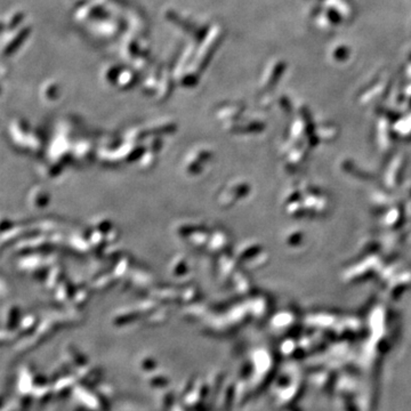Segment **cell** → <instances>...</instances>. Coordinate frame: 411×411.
I'll return each mask as SVG.
<instances>
[{"mask_svg":"<svg viewBox=\"0 0 411 411\" xmlns=\"http://www.w3.org/2000/svg\"><path fill=\"white\" fill-rule=\"evenodd\" d=\"M29 31H30V27L28 28L25 27L23 29H21L20 31L15 34L14 38L11 39V40L7 42L5 46V49H4V54L10 55L17 48V47H20V45L22 44L25 37H27V34H29Z\"/></svg>","mask_w":411,"mask_h":411,"instance_id":"cell-1","label":"cell"},{"mask_svg":"<svg viewBox=\"0 0 411 411\" xmlns=\"http://www.w3.org/2000/svg\"><path fill=\"white\" fill-rule=\"evenodd\" d=\"M23 20V13L17 12L12 14L10 19L7 20V22L4 23V27L6 29H14L17 24L21 23V21Z\"/></svg>","mask_w":411,"mask_h":411,"instance_id":"cell-2","label":"cell"}]
</instances>
